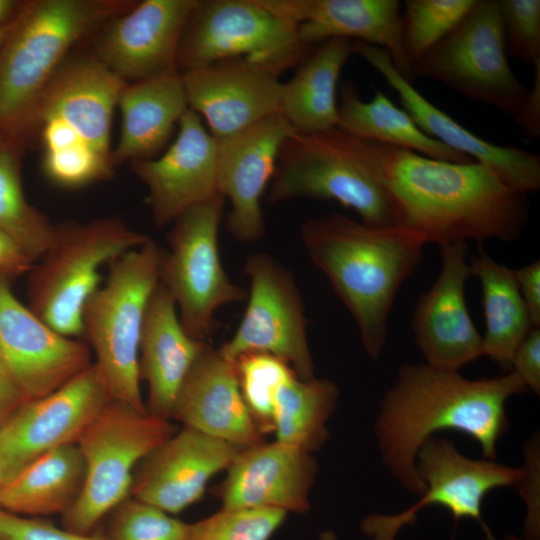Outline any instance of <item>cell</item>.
I'll return each instance as SVG.
<instances>
[{
    "mask_svg": "<svg viewBox=\"0 0 540 540\" xmlns=\"http://www.w3.org/2000/svg\"><path fill=\"white\" fill-rule=\"evenodd\" d=\"M355 157L387 195L397 226L439 246L520 237L527 195L475 161L455 163L346 132Z\"/></svg>",
    "mask_w": 540,
    "mask_h": 540,
    "instance_id": "1",
    "label": "cell"
},
{
    "mask_svg": "<svg viewBox=\"0 0 540 540\" xmlns=\"http://www.w3.org/2000/svg\"><path fill=\"white\" fill-rule=\"evenodd\" d=\"M527 391L513 372L493 378L467 379L459 371L427 363L400 366L384 394L375 433L384 465L407 491L421 496L416 455L435 432L464 433L495 459L497 443L508 429L506 403Z\"/></svg>",
    "mask_w": 540,
    "mask_h": 540,
    "instance_id": "2",
    "label": "cell"
},
{
    "mask_svg": "<svg viewBox=\"0 0 540 540\" xmlns=\"http://www.w3.org/2000/svg\"><path fill=\"white\" fill-rule=\"evenodd\" d=\"M300 237L353 316L366 353L377 360L396 295L420 264L426 242L403 227H375L340 213L304 222Z\"/></svg>",
    "mask_w": 540,
    "mask_h": 540,
    "instance_id": "3",
    "label": "cell"
},
{
    "mask_svg": "<svg viewBox=\"0 0 540 540\" xmlns=\"http://www.w3.org/2000/svg\"><path fill=\"white\" fill-rule=\"evenodd\" d=\"M126 84L94 54L61 65L33 120L43 172L53 184L78 189L112 177V118Z\"/></svg>",
    "mask_w": 540,
    "mask_h": 540,
    "instance_id": "4",
    "label": "cell"
},
{
    "mask_svg": "<svg viewBox=\"0 0 540 540\" xmlns=\"http://www.w3.org/2000/svg\"><path fill=\"white\" fill-rule=\"evenodd\" d=\"M136 1H25L0 49V140L27 148L39 101L68 52Z\"/></svg>",
    "mask_w": 540,
    "mask_h": 540,
    "instance_id": "5",
    "label": "cell"
},
{
    "mask_svg": "<svg viewBox=\"0 0 540 540\" xmlns=\"http://www.w3.org/2000/svg\"><path fill=\"white\" fill-rule=\"evenodd\" d=\"M163 252L150 239L114 259L82 312L83 337L112 399L140 412H147L140 389V339L149 300L160 283Z\"/></svg>",
    "mask_w": 540,
    "mask_h": 540,
    "instance_id": "6",
    "label": "cell"
},
{
    "mask_svg": "<svg viewBox=\"0 0 540 540\" xmlns=\"http://www.w3.org/2000/svg\"><path fill=\"white\" fill-rule=\"evenodd\" d=\"M149 240L116 217L55 225L30 270L29 309L58 333L82 338V312L102 284V267Z\"/></svg>",
    "mask_w": 540,
    "mask_h": 540,
    "instance_id": "7",
    "label": "cell"
},
{
    "mask_svg": "<svg viewBox=\"0 0 540 540\" xmlns=\"http://www.w3.org/2000/svg\"><path fill=\"white\" fill-rule=\"evenodd\" d=\"M170 422L112 400L77 441L85 482L77 502L62 515L64 528L83 534L130 496L138 464L170 438Z\"/></svg>",
    "mask_w": 540,
    "mask_h": 540,
    "instance_id": "8",
    "label": "cell"
},
{
    "mask_svg": "<svg viewBox=\"0 0 540 540\" xmlns=\"http://www.w3.org/2000/svg\"><path fill=\"white\" fill-rule=\"evenodd\" d=\"M312 48L300 41L298 24L259 0H195L180 39L177 70L246 58L280 75Z\"/></svg>",
    "mask_w": 540,
    "mask_h": 540,
    "instance_id": "9",
    "label": "cell"
},
{
    "mask_svg": "<svg viewBox=\"0 0 540 540\" xmlns=\"http://www.w3.org/2000/svg\"><path fill=\"white\" fill-rule=\"evenodd\" d=\"M411 72L412 77L439 82L513 118L529 94L507 59L498 0H476L458 25L412 65Z\"/></svg>",
    "mask_w": 540,
    "mask_h": 540,
    "instance_id": "10",
    "label": "cell"
},
{
    "mask_svg": "<svg viewBox=\"0 0 540 540\" xmlns=\"http://www.w3.org/2000/svg\"><path fill=\"white\" fill-rule=\"evenodd\" d=\"M268 187L266 200L271 204L295 198L332 200L353 209L367 225L397 226L387 195L337 127L292 134L281 147Z\"/></svg>",
    "mask_w": 540,
    "mask_h": 540,
    "instance_id": "11",
    "label": "cell"
},
{
    "mask_svg": "<svg viewBox=\"0 0 540 540\" xmlns=\"http://www.w3.org/2000/svg\"><path fill=\"white\" fill-rule=\"evenodd\" d=\"M225 200L218 193L179 216L161 262L160 282L174 299L184 329L202 341L219 327L217 309L246 297L245 290L231 281L219 257L218 231Z\"/></svg>",
    "mask_w": 540,
    "mask_h": 540,
    "instance_id": "12",
    "label": "cell"
},
{
    "mask_svg": "<svg viewBox=\"0 0 540 540\" xmlns=\"http://www.w3.org/2000/svg\"><path fill=\"white\" fill-rule=\"evenodd\" d=\"M415 467L425 485L419 501L398 514L366 517L361 522V530L370 540H395L400 529L414 523L418 512L430 505L448 509L455 520H476L487 538L496 540L482 517L483 500L495 488H519L526 477L525 467L473 460L461 454L452 442L435 437H430L420 447Z\"/></svg>",
    "mask_w": 540,
    "mask_h": 540,
    "instance_id": "13",
    "label": "cell"
},
{
    "mask_svg": "<svg viewBox=\"0 0 540 540\" xmlns=\"http://www.w3.org/2000/svg\"><path fill=\"white\" fill-rule=\"evenodd\" d=\"M244 271L250 280L248 305L220 352L232 361L266 352L285 361L300 379L315 378L304 305L292 273L262 252L247 257Z\"/></svg>",
    "mask_w": 540,
    "mask_h": 540,
    "instance_id": "14",
    "label": "cell"
},
{
    "mask_svg": "<svg viewBox=\"0 0 540 540\" xmlns=\"http://www.w3.org/2000/svg\"><path fill=\"white\" fill-rule=\"evenodd\" d=\"M112 400L93 362L57 390L23 401L0 425L4 482L46 452L77 443Z\"/></svg>",
    "mask_w": 540,
    "mask_h": 540,
    "instance_id": "15",
    "label": "cell"
},
{
    "mask_svg": "<svg viewBox=\"0 0 540 540\" xmlns=\"http://www.w3.org/2000/svg\"><path fill=\"white\" fill-rule=\"evenodd\" d=\"M92 363L87 343L47 325L0 274V368L24 401L57 390Z\"/></svg>",
    "mask_w": 540,
    "mask_h": 540,
    "instance_id": "16",
    "label": "cell"
},
{
    "mask_svg": "<svg viewBox=\"0 0 540 540\" xmlns=\"http://www.w3.org/2000/svg\"><path fill=\"white\" fill-rule=\"evenodd\" d=\"M195 0H143L109 19L94 55L126 83L178 72L177 54Z\"/></svg>",
    "mask_w": 540,
    "mask_h": 540,
    "instance_id": "17",
    "label": "cell"
},
{
    "mask_svg": "<svg viewBox=\"0 0 540 540\" xmlns=\"http://www.w3.org/2000/svg\"><path fill=\"white\" fill-rule=\"evenodd\" d=\"M296 131L280 114L218 140V192L231 204L227 229L243 243L265 233L261 197L275 173L284 142Z\"/></svg>",
    "mask_w": 540,
    "mask_h": 540,
    "instance_id": "18",
    "label": "cell"
},
{
    "mask_svg": "<svg viewBox=\"0 0 540 540\" xmlns=\"http://www.w3.org/2000/svg\"><path fill=\"white\" fill-rule=\"evenodd\" d=\"M218 140L190 108L178 123L177 136L162 155L130 162L146 186L155 225L174 222L190 208L216 194Z\"/></svg>",
    "mask_w": 540,
    "mask_h": 540,
    "instance_id": "19",
    "label": "cell"
},
{
    "mask_svg": "<svg viewBox=\"0 0 540 540\" xmlns=\"http://www.w3.org/2000/svg\"><path fill=\"white\" fill-rule=\"evenodd\" d=\"M354 54L374 68L397 93L420 129L443 145L491 170L509 188L527 195L540 188V157L516 146L493 144L475 135L426 99L393 65L388 52L354 41Z\"/></svg>",
    "mask_w": 540,
    "mask_h": 540,
    "instance_id": "20",
    "label": "cell"
},
{
    "mask_svg": "<svg viewBox=\"0 0 540 540\" xmlns=\"http://www.w3.org/2000/svg\"><path fill=\"white\" fill-rule=\"evenodd\" d=\"M440 272L415 307L412 330L428 365L459 371L482 354V336L467 308L465 287L471 276L467 242L439 246Z\"/></svg>",
    "mask_w": 540,
    "mask_h": 540,
    "instance_id": "21",
    "label": "cell"
},
{
    "mask_svg": "<svg viewBox=\"0 0 540 540\" xmlns=\"http://www.w3.org/2000/svg\"><path fill=\"white\" fill-rule=\"evenodd\" d=\"M189 108L216 139L279 113L282 82L269 68L231 58L180 73Z\"/></svg>",
    "mask_w": 540,
    "mask_h": 540,
    "instance_id": "22",
    "label": "cell"
},
{
    "mask_svg": "<svg viewBox=\"0 0 540 540\" xmlns=\"http://www.w3.org/2000/svg\"><path fill=\"white\" fill-rule=\"evenodd\" d=\"M243 448L183 426L138 464L130 495L177 514L197 502Z\"/></svg>",
    "mask_w": 540,
    "mask_h": 540,
    "instance_id": "23",
    "label": "cell"
},
{
    "mask_svg": "<svg viewBox=\"0 0 540 540\" xmlns=\"http://www.w3.org/2000/svg\"><path fill=\"white\" fill-rule=\"evenodd\" d=\"M318 466L310 452L278 441L243 448L217 488L222 509L305 513Z\"/></svg>",
    "mask_w": 540,
    "mask_h": 540,
    "instance_id": "24",
    "label": "cell"
},
{
    "mask_svg": "<svg viewBox=\"0 0 540 540\" xmlns=\"http://www.w3.org/2000/svg\"><path fill=\"white\" fill-rule=\"evenodd\" d=\"M298 24L300 41L310 47L332 38L360 41L388 52L395 68L412 81L402 40L398 0H259Z\"/></svg>",
    "mask_w": 540,
    "mask_h": 540,
    "instance_id": "25",
    "label": "cell"
},
{
    "mask_svg": "<svg viewBox=\"0 0 540 540\" xmlns=\"http://www.w3.org/2000/svg\"><path fill=\"white\" fill-rule=\"evenodd\" d=\"M172 418L240 447L264 442L243 399L235 361L210 345L187 375Z\"/></svg>",
    "mask_w": 540,
    "mask_h": 540,
    "instance_id": "26",
    "label": "cell"
},
{
    "mask_svg": "<svg viewBox=\"0 0 540 540\" xmlns=\"http://www.w3.org/2000/svg\"><path fill=\"white\" fill-rule=\"evenodd\" d=\"M207 346L186 332L174 299L160 282L147 306L139 346V375L148 385L147 413L173 417L179 391Z\"/></svg>",
    "mask_w": 540,
    "mask_h": 540,
    "instance_id": "27",
    "label": "cell"
},
{
    "mask_svg": "<svg viewBox=\"0 0 540 540\" xmlns=\"http://www.w3.org/2000/svg\"><path fill=\"white\" fill-rule=\"evenodd\" d=\"M121 133L112 151L114 166L152 159L163 150L189 109L179 72L127 83L121 91Z\"/></svg>",
    "mask_w": 540,
    "mask_h": 540,
    "instance_id": "28",
    "label": "cell"
},
{
    "mask_svg": "<svg viewBox=\"0 0 540 540\" xmlns=\"http://www.w3.org/2000/svg\"><path fill=\"white\" fill-rule=\"evenodd\" d=\"M354 54V41L332 38L315 45L282 82L279 113L297 133L316 134L337 126V86Z\"/></svg>",
    "mask_w": 540,
    "mask_h": 540,
    "instance_id": "29",
    "label": "cell"
},
{
    "mask_svg": "<svg viewBox=\"0 0 540 540\" xmlns=\"http://www.w3.org/2000/svg\"><path fill=\"white\" fill-rule=\"evenodd\" d=\"M85 463L76 443L41 455L0 488V508L26 517L63 515L80 497Z\"/></svg>",
    "mask_w": 540,
    "mask_h": 540,
    "instance_id": "30",
    "label": "cell"
},
{
    "mask_svg": "<svg viewBox=\"0 0 540 540\" xmlns=\"http://www.w3.org/2000/svg\"><path fill=\"white\" fill-rule=\"evenodd\" d=\"M471 276L482 291L485 332L482 354L510 372L515 352L534 328L521 297L514 269L494 260L478 246L469 258Z\"/></svg>",
    "mask_w": 540,
    "mask_h": 540,
    "instance_id": "31",
    "label": "cell"
},
{
    "mask_svg": "<svg viewBox=\"0 0 540 540\" xmlns=\"http://www.w3.org/2000/svg\"><path fill=\"white\" fill-rule=\"evenodd\" d=\"M336 127L359 138L439 160L455 163L473 161L428 136L406 110L396 106L381 91H375L369 101L362 100L352 81H345L341 86Z\"/></svg>",
    "mask_w": 540,
    "mask_h": 540,
    "instance_id": "32",
    "label": "cell"
},
{
    "mask_svg": "<svg viewBox=\"0 0 540 540\" xmlns=\"http://www.w3.org/2000/svg\"><path fill=\"white\" fill-rule=\"evenodd\" d=\"M339 396L328 379H300L296 374L278 389L273 410L276 441L307 452L318 450L328 439L326 423Z\"/></svg>",
    "mask_w": 540,
    "mask_h": 540,
    "instance_id": "33",
    "label": "cell"
},
{
    "mask_svg": "<svg viewBox=\"0 0 540 540\" xmlns=\"http://www.w3.org/2000/svg\"><path fill=\"white\" fill-rule=\"evenodd\" d=\"M25 149L0 140V230L37 261L50 244L55 225L25 197L21 180Z\"/></svg>",
    "mask_w": 540,
    "mask_h": 540,
    "instance_id": "34",
    "label": "cell"
},
{
    "mask_svg": "<svg viewBox=\"0 0 540 540\" xmlns=\"http://www.w3.org/2000/svg\"><path fill=\"white\" fill-rule=\"evenodd\" d=\"M476 0H406L402 13L403 47L411 66L450 33Z\"/></svg>",
    "mask_w": 540,
    "mask_h": 540,
    "instance_id": "35",
    "label": "cell"
},
{
    "mask_svg": "<svg viewBox=\"0 0 540 540\" xmlns=\"http://www.w3.org/2000/svg\"><path fill=\"white\" fill-rule=\"evenodd\" d=\"M235 363L240 390L255 423L263 434L273 431L276 393L295 372L285 361L266 352L245 353Z\"/></svg>",
    "mask_w": 540,
    "mask_h": 540,
    "instance_id": "36",
    "label": "cell"
},
{
    "mask_svg": "<svg viewBox=\"0 0 540 540\" xmlns=\"http://www.w3.org/2000/svg\"><path fill=\"white\" fill-rule=\"evenodd\" d=\"M106 517L105 540H188L190 524L131 495Z\"/></svg>",
    "mask_w": 540,
    "mask_h": 540,
    "instance_id": "37",
    "label": "cell"
},
{
    "mask_svg": "<svg viewBox=\"0 0 540 540\" xmlns=\"http://www.w3.org/2000/svg\"><path fill=\"white\" fill-rule=\"evenodd\" d=\"M287 513L279 509H222L190 524L188 540H269Z\"/></svg>",
    "mask_w": 540,
    "mask_h": 540,
    "instance_id": "38",
    "label": "cell"
},
{
    "mask_svg": "<svg viewBox=\"0 0 540 540\" xmlns=\"http://www.w3.org/2000/svg\"><path fill=\"white\" fill-rule=\"evenodd\" d=\"M507 55L540 66V0H498Z\"/></svg>",
    "mask_w": 540,
    "mask_h": 540,
    "instance_id": "39",
    "label": "cell"
},
{
    "mask_svg": "<svg viewBox=\"0 0 540 540\" xmlns=\"http://www.w3.org/2000/svg\"><path fill=\"white\" fill-rule=\"evenodd\" d=\"M0 540H105V538L103 535L74 532L41 518L21 516L0 508Z\"/></svg>",
    "mask_w": 540,
    "mask_h": 540,
    "instance_id": "40",
    "label": "cell"
},
{
    "mask_svg": "<svg viewBox=\"0 0 540 540\" xmlns=\"http://www.w3.org/2000/svg\"><path fill=\"white\" fill-rule=\"evenodd\" d=\"M511 372L516 374L526 389L540 393V329L534 327L514 354Z\"/></svg>",
    "mask_w": 540,
    "mask_h": 540,
    "instance_id": "41",
    "label": "cell"
},
{
    "mask_svg": "<svg viewBox=\"0 0 540 540\" xmlns=\"http://www.w3.org/2000/svg\"><path fill=\"white\" fill-rule=\"evenodd\" d=\"M519 291L531 321L535 327L540 325V261L514 270Z\"/></svg>",
    "mask_w": 540,
    "mask_h": 540,
    "instance_id": "42",
    "label": "cell"
},
{
    "mask_svg": "<svg viewBox=\"0 0 540 540\" xmlns=\"http://www.w3.org/2000/svg\"><path fill=\"white\" fill-rule=\"evenodd\" d=\"M35 260L8 234L0 230V274L12 278L30 272Z\"/></svg>",
    "mask_w": 540,
    "mask_h": 540,
    "instance_id": "43",
    "label": "cell"
},
{
    "mask_svg": "<svg viewBox=\"0 0 540 540\" xmlns=\"http://www.w3.org/2000/svg\"><path fill=\"white\" fill-rule=\"evenodd\" d=\"M534 70V82L525 105L514 118L525 136L533 140L540 135V66L534 67Z\"/></svg>",
    "mask_w": 540,
    "mask_h": 540,
    "instance_id": "44",
    "label": "cell"
},
{
    "mask_svg": "<svg viewBox=\"0 0 540 540\" xmlns=\"http://www.w3.org/2000/svg\"><path fill=\"white\" fill-rule=\"evenodd\" d=\"M23 401L18 389L0 368V425Z\"/></svg>",
    "mask_w": 540,
    "mask_h": 540,
    "instance_id": "45",
    "label": "cell"
},
{
    "mask_svg": "<svg viewBox=\"0 0 540 540\" xmlns=\"http://www.w3.org/2000/svg\"><path fill=\"white\" fill-rule=\"evenodd\" d=\"M25 1L0 0V26L11 23L22 9Z\"/></svg>",
    "mask_w": 540,
    "mask_h": 540,
    "instance_id": "46",
    "label": "cell"
},
{
    "mask_svg": "<svg viewBox=\"0 0 540 540\" xmlns=\"http://www.w3.org/2000/svg\"><path fill=\"white\" fill-rule=\"evenodd\" d=\"M12 22L7 25L0 26V49L3 46L6 38L8 37V34L12 27Z\"/></svg>",
    "mask_w": 540,
    "mask_h": 540,
    "instance_id": "47",
    "label": "cell"
},
{
    "mask_svg": "<svg viewBox=\"0 0 540 540\" xmlns=\"http://www.w3.org/2000/svg\"><path fill=\"white\" fill-rule=\"evenodd\" d=\"M3 483H4V472H3L2 464L0 461V488L3 485Z\"/></svg>",
    "mask_w": 540,
    "mask_h": 540,
    "instance_id": "48",
    "label": "cell"
}]
</instances>
